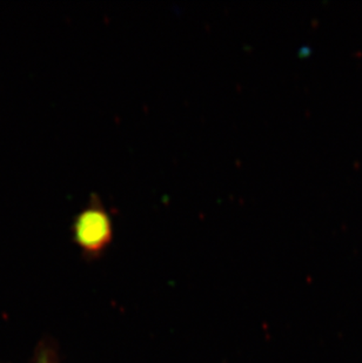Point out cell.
Wrapping results in <instances>:
<instances>
[{
	"label": "cell",
	"instance_id": "obj_1",
	"mask_svg": "<svg viewBox=\"0 0 362 363\" xmlns=\"http://www.w3.org/2000/svg\"><path fill=\"white\" fill-rule=\"evenodd\" d=\"M111 216L98 198L79 211L72 223L73 240L89 255L103 252L112 240Z\"/></svg>",
	"mask_w": 362,
	"mask_h": 363
},
{
	"label": "cell",
	"instance_id": "obj_2",
	"mask_svg": "<svg viewBox=\"0 0 362 363\" xmlns=\"http://www.w3.org/2000/svg\"><path fill=\"white\" fill-rule=\"evenodd\" d=\"M38 363H51L48 361V357H41L40 360L38 361Z\"/></svg>",
	"mask_w": 362,
	"mask_h": 363
}]
</instances>
